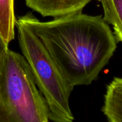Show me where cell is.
Here are the masks:
<instances>
[{"mask_svg":"<svg viewBox=\"0 0 122 122\" xmlns=\"http://www.w3.org/2000/svg\"><path fill=\"white\" fill-rule=\"evenodd\" d=\"M19 19L36 34L73 88L91 84L116 49L117 40L101 16L81 11L40 21L28 13Z\"/></svg>","mask_w":122,"mask_h":122,"instance_id":"obj_1","label":"cell"},{"mask_svg":"<svg viewBox=\"0 0 122 122\" xmlns=\"http://www.w3.org/2000/svg\"><path fill=\"white\" fill-rule=\"evenodd\" d=\"M1 122H48L47 104L24 56L8 49L0 56Z\"/></svg>","mask_w":122,"mask_h":122,"instance_id":"obj_2","label":"cell"},{"mask_svg":"<svg viewBox=\"0 0 122 122\" xmlns=\"http://www.w3.org/2000/svg\"><path fill=\"white\" fill-rule=\"evenodd\" d=\"M15 26L23 56L47 104L49 119L54 122H73L74 117L70 106L73 87L63 76L33 31L19 18L16 19Z\"/></svg>","mask_w":122,"mask_h":122,"instance_id":"obj_3","label":"cell"},{"mask_svg":"<svg viewBox=\"0 0 122 122\" xmlns=\"http://www.w3.org/2000/svg\"><path fill=\"white\" fill-rule=\"evenodd\" d=\"M92 0H25L27 6L43 16L54 18L81 12Z\"/></svg>","mask_w":122,"mask_h":122,"instance_id":"obj_4","label":"cell"},{"mask_svg":"<svg viewBox=\"0 0 122 122\" xmlns=\"http://www.w3.org/2000/svg\"><path fill=\"white\" fill-rule=\"evenodd\" d=\"M102 112L109 122H122V78H114L108 85Z\"/></svg>","mask_w":122,"mask_h":122,"instance_id":"obj_5","label":"cell"},{"mask_svg":"<svg viewBox=\"0 0 122 122\" xmlns=\"http://www.w3.org/2000/svg\"><path fill=\"white\" fill-rule=\"evenodd\" d=\"M101 3L107 24L113 26L114 36L122 43V0H97Z\"/></svg>","mask_w":122,"mask_h":122,"instance_id":"obj_6","label":"cell"},{"mask_svg":"<svg viewBox=\"0 0 122 122\" xmlns=\"http://www.w3.org/2000/svg\"><path fill=\"white\" fill-rule=\"evenodd\" d=\"M14 0H0V35L9 44L14 39Z\"/></svg>","mask_w":122,"mask_h":122,"instance_id":"obj_7","label":"cell"},{"mask_svg":"<svg viewBox=\"0 0 122 122\" xmlns=\"http://www.w3.org/2000/svg\"><path fill=\"white\" fill-rule=\"evenodd\" d=\"M8 44H7L0 35V56L4 54L6 51L8 50Z\"/></svg>","mask_w":122,"mask_h":122,"instance_id":"obj_8","label":"cell"},{"mask_svg":"<svg viewBox=\"0 0 122 122\" xmlns=\"http://www.w3.org/2000/svg\"><path fill=\"white\" fill-rule=\"evenodd\" d=\"M0 122H1V120H0Z\"/></svg>","mask_w":122,"mask_h":122,"instance_id":"obj_9","label":"cell"},{"mask_svg":"<svg viewBox=\"0 0 122 122\" xmlns=\"http://www.w3.org/2000/svg\"></svg>","mask_w":122,"mask_h":122,"instance_id":"obj_10","label":"cell"}]
</instances>
